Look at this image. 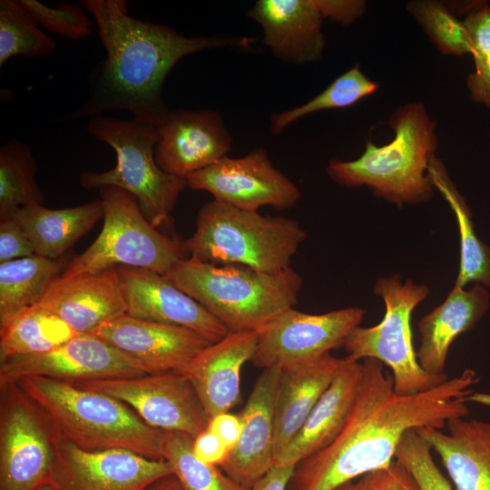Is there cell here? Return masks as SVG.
<instances>
[{"instance_id": "6da1fadb", "label": "cell", "mask_w": 490, "mask_h": 490, "mask_svg": "<svg viewBox=\"0 0 490 490\" xmlns=\"http://www.w3.org/2000/svg\"><path fill=\"white\" fill-rule=\"evenodd\" d=\"M362 364L344 426L326 447L295 466L286 490H333L387 468L408 430L443 429L449 420L466 416L469 403L490 405L489 395L473 392L480 379L472 369L423 392L399 395L382 362L368 358Z\"/></svg>"}, {"instance_id": "7a4b0ae2", "label": "cell", "mask_w": 490, "mask_h": 490, "mask_svg": "<svg viewBox=\"0 0 490 490\" xmlns=\"http://www.w3.org/2000/svg\"><path fill=\"white\" fill-rule=\"evenodd\" d=\"M79 3L93 17L106 55L88 75L83 103L63 120L127 110L134 119L160 128L170 113L162 85L182 57L214 48H250L254 42L248 37L185 36L164 24L131 16L125 0Z\"/></svg>"}, {"instance_id": "3957f363", "label": "cell", "mask_w": 490, "mask_h": 490, "mask_svg": "<svg viewBox=\"0 0 490 490\" xmlns=\"http://www.w3.org/2000/svg\"><path fill=\"white\" fill-rule=\"evenodd\" d=\"M49 424L56 439L86 450L122 448L162 459L165 432L126 404L73 382L25 377L15 383Z\"/></svg>"}, {"instance_id": "277c9868", "label": "cell", "mask_w": 490, "mask_h": 490, "mask_svg": "<svg viewBox=\"0 0 490 490\" xmlns=\"http://www.w3.org/2000/svg\"><path fill=\"white\" fill-rule=\"evenodd\" d=\"M388 125L395 133L390 142L377 146L368 139L358 159L330 160L328 175L342 186H367L398 206L427 201L435 188L427 171L438 146L436 122L423 103L414 102L397 107Z\"/></svg>"}, {"instance_id": "5b68a950", "label": "cell", "mask_w": 490, "mask_h": 490, "mask_svg": "<svg viewBox=\"0 0 490 490\" xmlns=\"http://www.w3.org/2000/svg\"><path fill=\"white\" fill-rule=\"evenodd\" d=\"M165 277L204 307L229 333L259 330L294 308L302 287L301 276L291 267L265 273L191 256L179 261Z\"/></svg>"}, {"instance_id": "8992f818", "label": "cell", "mask_w": 490, "mask_h": 490, "mask_svg": "<svg viewBox=\"0 0 490 490\" xmlns=\"http://www.w3.org/2000/svg\"><path fill=\"white\" fill-rule=\"evenodd\" d=\"M300 224L213 200L199 211L194 233L184 241L188 255L212 264H236L265 273L290 267L306 240Z\"/></svg>"}, {"instance_id": "52a82bcc", "label": "cell", "mask_w": 490, "mask_h": 490, "mask_svg": "<svg viewBox=\"0 0 490 490\" xmlns=\"http://www.w3.org/2000/svg\"><path fill=\"white\" fill-rule=\"evenodd\" d=\"M87 131L107 143L116 153V164L108 171H85L80 184L86 190L115 187L133 195L142 212L156 228L168 221L187 181L162 171L154 149L159 128L136 120L96 115L87 122Z\"/></svg>"}, {"instance_id": "ba28073f", "label": "cell", "mask_w": 490, "mask_h": 490, "mask_svg": "<svg viewBox=\"0 0 490 490\" xmlns=\"http://www.w3.org/2000/svg\"><path fill=\"white\" fill-rule=\"evenodd\" d=\"M99 191L103 205L102 230L83 253L68 262L61 278L118 266L167 276L179 261L187 258L184 242L159 231L143 215L133 195L115 187Z\"/></svg>"}, {"instance_id": "9c48e42d", "label": "cell", "mask_w": 490, "mask_h": 490, "mask_svg": "<svg viewBox=\"0 0 490 490\" xmlns=\"http://www.w3.org/2000/svg\"><path fill=\"white\" fill-rule=\"evenodd\" d=\"M374 291L385 302V316L378 324L358 326L348 334L343 345L345 358L351 361L372 358L387 365L399 395L423 392L446 381V374L432 376L421 368L413 346L411 314L428 295V288L411 279L402 284L400 276L394 275L379 279Z\"/></svg>"}, {"instance_id": "30bf717a", "label": "cell", "mask_w": 490, "mask_h": 490, "mask_svg": "<svg viewBox=\"0 0 490 490\" xmlns=\"http://www.w3.org/2000/svg\"><path fill=\"white\" fill-rule=\"evenodd\" d=\"M0 388V490H36L50 483L57 439L16 384Z\"/></svg>"}, {"instance_id": "8fae6325", "label": "cell", "mask_w": 490, "mask_h": 490, "mask_svg": "<svg viewBox=\"0 0 490 490\" xmlns=\"http://www.w3.org/2000/svg\"><path fill=\"white\" fill-rule=\"evenodd\" d=\"M364 314V309L356 307L324 314L288 309L257 330V346L250 362L262 369H282L330 353L343 347Z\"/></svg>"}, {"instance_id": "7c38bea8", "label": "cell", "mask_w": 490, "mask_h": 490, "mask_svg": "<svg viewBox=\"0 0 490 490\" xmlns=\"http://www.w3.org/2000/svg\"><path fill=\"white\" fill-rule=\"evenodd\" d=\"M73 383L123 402L143 422L163 432L195 438L208 427L210 418L196 391L178 372Z\"/></svg>"}, {"instance_id": "4fadbf2b", "label": "cell", "mask_w": 490, "mask_h": 490, "mask_svg": "<svg viewBox=\"0 0 490 490\" xmlns=\"http://www.w3.org/2000/svg\"><path fill=\"white\" fill-rule=\"evenodd\" d=\"M172 475L164 459L122 448L86 450L57 439L50 484L57 490H148Z\"/></svg>"}, {"instance_id": "5bb4252c", "label": "cell", "mask_w": 490, "mask_h": 490, "mask_svg": "<svg viewBox=\"0 0 490 490\" xmlns=\"http://www.w3.org/2000/svg\"><path fill=\"white\" fill-rule=\"evenodd\" d=\"M186 181L191 189L206 191L214 200L246 211H258L263 206L290 209L301 197L297 185L272 165L263 148L243 157H223L189 175Z\"/></svg>"}, {"instance_id": "9a60e30c", "label": "cell", "mask_w": 490, "mask_h": 490, "mask_svg": "<svg viewBox=\"0 0 490 490\" xmlns=\"http://www.w3.org/2000/svg\"><path fill=\"white\" fill-rule=\"evenodd\" d=\"M144 375L136 361L94 334H78L48 352L0 360V386L25 377L78 382Z\"/></svg>"}, {"instance_id": "2e32d148", "label": "cell", "mask_w": 490, "mask_h": 490, "mask_svg": "<svg viewBox=\"0 0 490 490\" xmlns=\"http://www.w3.org/2000/svg\"><path fill=\"white\" fill-rule=\"evenodd\" d=\"M93 334L136 361L148 375L178 372L214 343L193 329L127 313L103 324Z\"/></svg>"}, {"instance_id": "e0dca14e", "label": "cell", "mask_w": 490, "mask_h": 490, "mask_svg": "<svg viewBox=\"0 0 490 490\" xmlns=\"http://www.w3.org/2000/svg\"><path fill=\"white\" fill-rule=\"evenodd\" d=\"M159 134L154 149L157 165L184 180L226 157L232 145V138L215 111L170 112Z\"/></svg>"}, {"instance_id": "ac0fdd59", "label": "cell", "mask_w": 490, "mask_h": 490, "mask_svg": "<svg viewBox=\"0 0 490 490\" xmlns=\"http://www.w3.org/2000/svg\"><path fill=\"white\" fill-rule=\"evenodd\" d=\"M130 316L193 329L212 342L229 332L198 301L154 271L116 267Z\"/></svg>"}, {"instance_id": "d6986e66", "label": "cell", "mask_w": 490, "mask_h": 490, "mask_svg": "<svg viewBox=\"0 0 490 490\" xmlns=\"http://www.w3.org/2000/svg\"><path fill=\"white\" fill-rule=\"evenodd\" d=\"M280 369H263L239 415L241 434L220 469L246 490L262 478L275 464L274 407Z\"/></svg>"}, {"instance_id": "ffe728a7", "label": "cell", "mask_w": 490, "mask_h": 490, "mask_svg": "<svg viewBox=\"0 0 490 490\" xmlns=\"http://www.w3.org/2000/svg\"><path fill=\"white\" fill-rule=\"evenodd\" d=\"M37 305L58 316L78 334H93L103 324L127 313L116 267L60 277Z\"/></svg>"}, {"instance_id": "44dd1931", "label": "cell", "mask_w": 490, "mask_h": 490, "mask_svg": "<svg viewBox=\"0 0 490 490\" xmlns=\"http://www.w3.org/2000/svg\"><path fill=\"white\" fill-rule=\"evenodd\" d=\"M257 340L258 331L228 333L178 371L193 387L210 419L238 403L240 371L250 362Z\"/></svg>"}, {"instance_id": "7402d4cb", "label": "cell", "mask_w": 490, "mask_h": 490, "mask_svg": "<svg viewBox=\"0 0 490 490\" xmlns=\"http://www.w3.org/2000/svg\"><path fill=\"white\" fill-rule=\"evenodd\" d=\"M248 15L260 24L263 43L285 62L318 61L325 48L318 0H259Z\"/></svg>"}, {"instance_id": "603a6c76", "label": "cell", "mask_w": 490, "mask_h": 490, "mask_svg": "<svg viewBox=\"0 0 490 490\" xmlns=\"http://www.w3.org/2000/svg\"><path fill=\"white\" fill-rule=\"evenodd\" d=\"M362 368V361L340 359L330 385L297 435L277 456L275 466H295L335 439L351 410Z\"/></svg>"}, {"instance_id": "cb8c5ba5", "label": "cell", "mask_w": 490, "mask_h": 490, "mask_svg": "<svg viewBox=\"0 0 490 490\" xmlns=\"http://www.w3.org/2000/svg\"><path fill=\"white\" fill-rule=\"evenodd\" d=\"M490 307V294L482 285L466 289L454 286L445 301L418 322L420 346L416 358L432 376H443L449 348L462 333L472 329Z\"/></svg>"}, {"instance_id": "d4e9b609", "label": "cell", "mask_w": 490, "mask_h": 490, "mask_svg": "<svg viewBox=\"0 0 490 490\" xmlns=\"http://www.w3.org/2000/svg\"><path fill=\"white\" fill-rule=\"evenodd\" d=\"M447 433L434 427L416 431L440 457L455 490H490V422L456 417Z\"/></svg>"}, {"instance_id": "484cf974", "label": "cell", "mask_w": 490, "mask_h": 490, "mask_svg": "<svg viewBox=\"0 0 490 490\" xmlns=\"http://www.w3.org/2000/svg\"><path fill=\"white\" fill-rule=\"evenodd\" d=\"M340 359L328 353L280 369L274 407L275 459L299 431L330 385Z\"/></svg>"}, {"instance_id": "4316f807", "label": "cell", "mask_w": 490, "mask_h": 490, "mask_svg": "<svg viewBox=\"0 0 490 490\" xmlns=\"http://www.w3.org/2000/svg\"><path fill=\"white\" fill-rule=\"evenodd\" d=\"M27 234L34 254L58 260L103 217L101 199L64 209H49L33 203L12 216Z\"/></svg>"}, {"instance_id": "83f0119b", "label": "cell", "mask_w": 490, "mask_h": 490, "mask_svg": "<svg viewBox=\"0 0 490 490\" xmlns=\"http://www.w3.org/2000/svg\"><path fill=\"white\" fill-rule=\"evenodd\" d=\"M428 175L434 187L450 205L459 230L460 263L455 286L469 283L490 287V246L476 235L472 212L465 198L450 179L443 162L433 154L428 162Z\"/></svg>"}, {"instance_id": "f1b7e54d", "label": "cell", "mask_w": 490, "mask_h": 490, "mask_svg": "<svg viewBox=\"0 0 490 490\" xmlns=\"http://www.w3.org/2000/svg\"><path fill=\"white\" fill-rule=\"evenodd\" d=\"M67 264L37 254L0 263V323L36 305Z\"/></svg>"}, {"instance_id": "f546056e", "label": "cell", "mask_w": 490, "mask_h": 490, "mask_svg": "<svg viewBox=\"0 0 490 490\" xmlns=\"http://www.w3.org/2000/svg\"><path fill=\"white\" fill-rule=\"evenodd\" d=\"M77 335L58 316L36 304L0 323V360L48 352Z\"/></svg>"}, {"instance_id": "4dcf8cb0", "label": "cell", "mask_w": 490, "mask_h": 490, "mask_svg": "<svg viewBox=\"0 0 490 490\" xmlns=\"http://www.w3.org/2000/svg\"><path fill=\"white\" fill-rule=\"evenodd\" d=\"M35 172L36 162L28 143L12 139L0 147V220L21 207L43 204Z\"/></svg>"}, {"instance_id": "1f68e13d", "label": "cell", "mask_w": 490, "mask_h": 490, "mask_svg": "<svg viewBox=\"0 0 490 490\" xmlns=\"http://www.w3.org/2000/svg\"><path fill=\"white\" fill-rule=\"evenodd\" d=\"M378 88V83L369 79L358 66L351 67L306 103L272 114L271 134H279L291 123L306 115L323 110L352 106L376 93Z\"/></svg>"}, {"instance_id": "d6a6232c", "label": "cell", "mask_w": 490, "mask_h": 490, "mask_svg": "<svg viewBox=\"0 0 490 490\" xmlns=\"http://www.w3.org/2000/svg\"><path fill=\"white\" fill-rule=\"evenodd\" d=\"M193 437L181 432H165L162 456L182 490H246L218 466L206 464L192 450Z\"/></svg>"}, {"instance_id": "836d02e7", "label": "cell", "mask_w": 490, "mask_h": 490, "mask_svg": "<svg viewBox=\"0 0 490 490\" xmlns=\"http://www.w3.org/2000/svg\"><path fill=\"white\" fill-rule=\"evenodd\" d=\"M56 47L18 0L0 1V67L14 56H45Z\"/></svg>"}, {"instance_id": "e575fe53", "label": "cell", "mask_w": 490, "mask_h": 490, "mask_svg": "<svg viewBox=\"0 0 490 490\" xmlns=\"http://www.w3.org/2000/svg\"><path fill=\"white\" fill-rule=\"evenodd\" d=\"M406 8L440 53L455 56L471 54V41L465 24L446 3L412 0L406 4Z\"/></svg>"}, {"instance_id": "d590c367", "label": "cell", "mask_w": 490, "mask_h": 490, "mask_svg": "<svg viewBox=\"0 0 490 490\" xmlns=\"http://www.w3.org/2000/svg\"><path fill=\"white\" fill-rule=\"evenodd\" d=\"M457 5L456 12L465 15L462 21L471 41L475 62V71L466 79L470 98L490 108V5L485 1Z\"/></svg>"}, {"instance_id": "8d00e7d4", "label": "cell", "mask_w": 490, "mask_h": 490, "mask_svg": "<svg viewBox=\"0 0 490 490\" xmlns=\"http://www.w3.org/2000/svg\"><path fill=\"white\" fill-rule=\"evenodd\" d=\"M430 444L416 431L402 437L395 461L412 476L419 490H455L436 465Z\"/></svg>"}, {"instance_id": "74e56055", "label": "cell", "mask_w": 490, "mask_h": 490, "mask_svg": "<svg viewBox=\"0 0 490 490\" xmlns=\"http://www.w3.org/2000/svg\"><path fill=\"white\" fill-rule=\"evenodd\" d=\"M28 14L47 31L73 40L92 34V23L80 4H62L47 6L35 0H18Z\"/></svg>"}, {"instance_id": "f35d334b", "label": "cell", "mask_w": 490, "mask_h": 490, "mask_svg": "<svg viewBox=\"0 0 490 490\" xmlns=\"http://www.w3.org/2000/svg\"><path fill=\"white\" fill-rule=\"evenodd\" d=\"M333 490H419L409 473L396 461Z\"/></svg>"}, {"instance_id": "ab89813d", "label": "cell", "mask_w": 490, "mask_h": 490, "mask_svg": "<svg viewBox=\"0 0 490 490\" xmlns=\"http://www.w3.org/2000/svg\"><path fill=\"white\" fill-rule=\"evenodd\" d=\"M34 254L33 245L20 224L12 217L0 220V263Z\"/></svg>"}, {"instance_id": "60d3db41", "label": "cell", "mask_w": 490, "mask_h": 490, "mask_svg": "<svg viewBox=\"0 0 490 490\" xmlns=\"http://www.w3.org/2000/svg\"><path fill=\"white\" fill-rule=\"evenodd\" d=\"M324 18L348 26L360 18L366 11L363 0H318Z\"/></svg>"}, {"instance_id": "b9f144b4", "label": "cell", "mask_w": 490, "mask_h": 490, "mask_svg": "<svg viewBox=\"0 0 490 490\" xmlns=\"http://www.w3.org/2000/svg\"><path fill=\"white\" fill-rule=\"evenodd\" d=\"M192 450L198 459L214 466H220L230 451L218 436L208 429L193 439Z\"/></svg>"}, {"instance_id": "7bdbcfd3", "label": "cell", "mask_w": 490, "mask_h": 490, "mask_svg": "<svg viewBox=\"0 0 490 490\" xmlns=\"http://www.w3.org/2000/svg\"><path fill=\"white\" fill-rule=\"evenodd\" d=\"M207 429L231 449L240 439L242 429L241 420L239 415L221 413L210 419Z\"/></svg>"}, {"instance_id": "ee69618b", "label": "cell", "mask_w": 490, "mask_h": 490, "mask_svg": "<svg viewBox=\"0 0 490 490\" xmlns=\"http://www.w3.org/2000/svg\"><path fill=\"white\" fill-rule=\"evenodd\" d=\"M295 466H273L250 490H286Z\"/></svg>"}, {"instance_id": "f6af8a7d", "label": "cell", "mask_w": 490, "mask_h": 490, "mask_svg": "<svg viewBox=\"0 0 490 490\" xmlns=\"http://www.w3.org/2000/svg\"><path fill=\"white\" fill-rule=\"evenodd\" d=\"M148 490H182L177 478L172 475L166 476L154 485H152Z\"/></svg>"}, {"instance_id": "bcb514c9", "label": "cell", "mask_w": 490, "mask_h": 490, "mask_svg": "<svg viewBox=\"0 0 490 490\" xmlns=\"http://www.w3.org/2000/svg\"><path fill=\"white\" fill-rule=\"evenodd\" d=\"M36 490H57L54 485H52L50 483L43 485Z\"/></svg>"}]
</instances>
